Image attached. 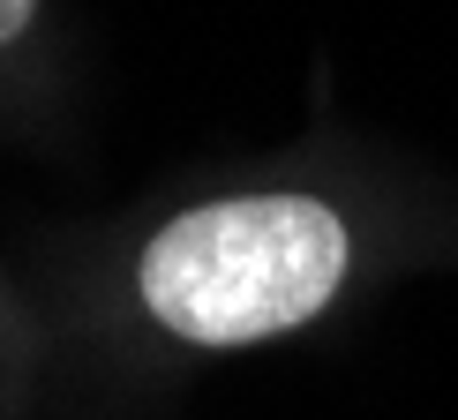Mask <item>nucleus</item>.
Returning a JSON list of instances; mask_svg holds the SVG:
<instances>
[{
  "label": "nucleus",
  "mask_w": 458,
  "mask_h": 420,
  "mask_svg": "<svg viewBox=\"0 0 458 420\" xmlns=\"http://www.w3.org/2000/svg\"><path fill=\"white\" fill-rule=\"evenodd\" d=\"M353 271V210L323 188L263 181L165 210L128 256V300L181 353H248L323 323Z\"/></svg>",
  "instance_id": "nucleus-1"
},
{
  "label": "nucleus",
  "mask_w": 458,
  "mask_h": 420,
  "mask_svg": "<svg viewBox=\"0 0 458 420\" xmlns=\"http://www.w3.org/2000/svg\"><path fill=\"white\" fill-rule=\"evenodd\" d=\"M46 15H53V0H0V68L30 61L46 46Z\"/></svg>",
  "instance_id": "nucleus-2"
}]
</instances>
